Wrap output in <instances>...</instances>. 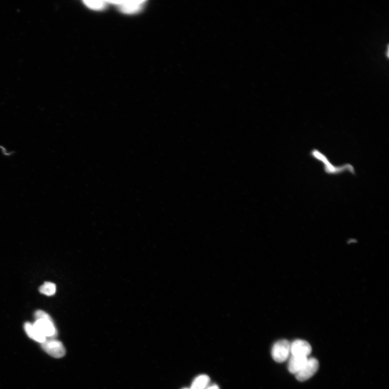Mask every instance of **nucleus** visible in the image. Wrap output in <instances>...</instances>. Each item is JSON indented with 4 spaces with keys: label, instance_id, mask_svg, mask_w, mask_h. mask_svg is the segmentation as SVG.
<instances>
[{
    "label": "nucleus",
    "instance_id": "obj_1",
    "mask_svg": "<svg viewBox=\"0 0 389 389\" xmlns=\"http://www.w3.org/2000/svg\"><path fill=\"white\" fill-rule=\"evenodd\" d=\"M36 321L33 324L46 339H55L57 335L53 320L46 312L37 310L35 313Z\"/></svg>",
    "mask_w": 389,
    "mask_h": 389
},
{
    "label": "nucleus",
    "instance_id": "obj_7",
    "mask_svg": "<svg viewBox=\"0 0 389 389\" xmlns=\"http://www.w3.org/2000/svg\"><path fill=\"white\" fill-rule=\"evenodd\" d=\"M308 358L306 357L292 356L288 364V370L291 373L296 375L300 371L307 361Z\"/></svg>",
    "mask_w": 389,
    "mask_h": 389
},
{
    "label": "nucleus",
    "instance_id": "obj_10",
    "mask_svg": "<svg viewBox=\"0 0 389 389\" xmlns=\"http://www.w3.org/2000/svg\"><path fill=\"white\" fill-rule=\"evenodd\" d=\"M40 293L48 296L54 295L56 291V285L54 283L47 282H45L39 289Z\"/></svg>",
    "mask_w": 389,
    "mask_h": 389
},
{
    "label": "nucleus",
    "instance_id": "obj_8",
    "mask_svg": "<svg viewBox=\"0 0 389 389\" xmlns=\"http://www.w3.org/2000/svg\"><path fill=\"white\" fill-rule=\"evenodd\" d=\"M24 329L29 338L37 342L42 343L47 339L31 323L26 322L24 325Z\"/></svg>",
    "mask_w": 389,
    "mask_h": 389
},
{
    "label": "nucleus",
    "instance_id": "obj_3",
    "mask_svg": "<svg viewBox=\"0 0 389 389\" xmlns=\"http://www.w3.org/2000/svg\"><path fill=\"white\" fill-rule=\"evenodd\" d=\"M42 349L48 355L56 358H62L66 354V349L60 341L48 339L41 343Z\"/></svg>",
    "mask_w": 389,
    "mask_h": 389
},
{
    "label": "nucleus",
    "instance_id": "obj_5",
    "mask_svg": "<svg viewBox=\"0 0 389 389\" xmlns=\"http://www.w3.org/2000/svg\"><path fill=\"white\" fill-rule=\"evenodd\" d=\"M312 348L305 341L297 340L291 343L290 352L292 356L306 357L311 354Z\"/></svg>",
    "mask_w": 389,
    "mask_h": 389
},
{
    "label": "nucleus",
    "instance_id": "obj_9",
    "mask_svg": "<svg viewBox=\"0 0 389 389\" xmlns=\"http://www.w3.org/2000/svg\"><path fill=\"white\" fill-rule=\"evenodd\" d=\"M210 381V378L207 375H202L193 381L190 389H205Z\"/></svg>",
    "mask_w": 389,
    "mask_h": 389
},
{
    "label": "nucleus",
    "instance_id": "obj_6",
    "mask_svg": "<svg viewBox=\"0 0 389 389\" xmlns=\"http://www.w3.org/2000/svg\"><path fill=\"white\" fill-rule=\"evenodd\" d=\"M108 3L116 5L121 11L125 14H134L139 12L142 8L145 1H110Z\"/></svg>",
    "mask_w": 389,
    "mask_h": 389
},
{
    "label": "nucleus",
    "instance_id": "obj_2",
    "mask_svg": "<svg viewBox=\"0 0 389 389\" xmlns=\"http://www.w3.org/2000/svg\"><path fill=\"white\" fill-rule=\"evenodd\" d=\"M291 343L286 340H280L274 344L272 351L274 360L276 362H285L289 357Z\"/></svg>",
    "mask_w": 389,
    "mask_h": 389
},
{
    "label": "nucleus",
    "instance_id": "obj_11",
    "mask_svg": "<svg viewBox=\"0 0 389 389\" xmlns=\"http://www.w3.org/2000/svg\"><path fill=\"white\" fill-rule=\"evenodd\" d=\"M84 3L88 8L97 11L104 10L107 6L106 1H85Z\"/></svg>",
    "mask_w": 389,
    "mask_h": 389
},
{
    "label": "nucleus",
    "instance_id": "obj_4",
    "mask_svg": "<svg viewBox=\"0 0 389 389\" xmlns=\"http://www.w3.org/2000/svg\"><path fill=\"white\" fill-rule=\"evenodd\" d=\"M319 368V362L315 358H308L302 369L296 374V379L304 381L312 377Z\"/></svg>",
    "mask_w": 389,
    "mask_h": 389
},
{
    "label": "nucleus",
    "instance_id": "obj_12",
    "mask_svg": "<svg viewBox=\"0 0 389 389\" xmlns=\"http://www.w3.org/2000/svg\"><path fill=\"white\" fill-rule=\"evenodd\" d=\"M207 389H220V388L218 385H214L209 387Z\"/></svg>",
    "mask_w": 389,
    "mask_h": 389
},
{
    "label": "nucleus",
    "instance_id": "obj_13",
    "mask_svg": "<svg viewBox=\"0 0 389 389\" xmlns=\"http://www.w3.org/2000/svg\"><path fill=\"white\" fill-rule=\"evenodd\" d=\"M183 389H190V388H183Z\"/></svg>",
    "mask_w": 389,
    "mask_h": 389
}]
</instances>
